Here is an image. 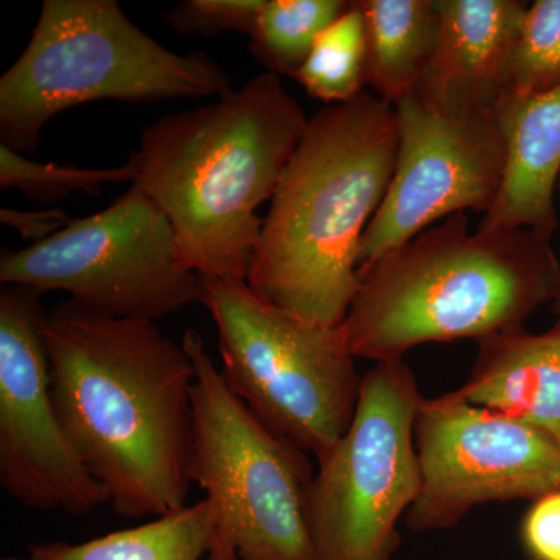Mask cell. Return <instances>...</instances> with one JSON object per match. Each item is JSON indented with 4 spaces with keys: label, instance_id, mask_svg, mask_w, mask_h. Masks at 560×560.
Returning <instances> with one entry per match:
<instances>
[{
    "label": "cell",
    "instance_id": "obj_13",
    "mask_svg": "<svg viewBox=\"0 0 560 560\" xmlns=\"http://www.w3.org/2000/svg\"><path fill=\"white\" fill-rule=\"evenodd\" d=\"M440 40L418 94L447 110L493 108L528 3L438 0Z\"/></svg>",
    "mask_w": 560,
    "mask_h": 560
},
{
    "label": "cell",
    "instance_id": "obj_21",
    "mask_svg": "<svg viewBox=\"0 0 560 560\" xmlns=\"http://www.w3.org/2000/svg\"><path fill=\"white\" fill-rule=\"evenodd\" d=\"M131 162L114 168H80L73 165L51 164L28 160L20 151L0 145V186L3 189L16 187L32 200L57 202L73 191H86L101 197L108 184L135 180Z\"/></svg>",
    "mask_w": 560,
    "mask_h": 560
},
{
    "label": "cell",
    "instance_id": "obj_24",
    "mask_svg": "<svg viewBox=\"0 0 560 560\" xmlns=\"http://www.w3.org/2000/svg\"><path fill=\"white\" fill-rule=\"evenodd\" d=\"M0 221L14 228L24 241H31L33 245V243L47 241L51 235L65 230L72 219L60 208L44 210L3 208L0 210Z\"/></svg>",
    "mask_w": 560,
    "mask_h": 560
},
{
    "label": "cell",
    "instance_id": "obj_7",
    "mask_svg": "<svg viewBox=\"0 0 560 560\" xmlns=\"http://www.w3.org/2000/svg\"><path fill=\"white\" fill-rule=\"evenodd\" d=\"M224 382L264 425L320 459L349 429L363 375L340 327L276 307L245 280L201 279Z\"/></svg>",
    "mask_w": 560,
    "mask_h": 560
},
{
    "label": "cell",
    "instance_id": "obj_25",
    "mask_svg": "<svg viewBox=\"0 0 560 560\" xmlns=\"http://www.w3.org/2000/svg\"><path fill=\"white\" fill-rule=\"evenodd\" d=\"M558 195L560 198V178H559V184H558ZM555 302H556V311H558V315H559L558 324L560 326V293H559L558 300H556Z\"/></svg>",
    "mask_w": 560,
    "mask_h": 560
},
{
    "label": "cell",
    "instance_id": "obj_23",
    "mask_svg": "<svg viewBox=\"0 0 560 560\" xmlns=\"http://www.w3.org/2000/svg\"><path fill=\"white\" fill-rule=\"evenodd\" d=\"M521 537L534 560H560V490L533 501L523 517Z\"/></svg>",
    "mask_w": 560,
    "mask_h": 560
},
{
    "label": "cell",
    "instance_id": "obj_1",
    "mask_svg": "<svg viewBox=\"0 0 560 560\" xmlns=\"http://www.w3.org/2000/svg\"><path fill=\"white\" fill-rule=\"evenodd\" d=\"M51 396L69 440L116 514L162 517L190 489L195 371L154 320L69 300L44 315Z\"/></svg>",
    "mask_w": 560,
    "mask_h": 560
},
{
    "label": "cell",
    "instance_id": "obj_8",
    "mask_svg": "<svg viewBox=\"0 0 560 560\" xmlns=\"http://www.w3.org/2000/svg\"><path fill=\"white\" fill-rule=\"evenodd\" d=\"M423 399L404 360L363 375L352 422L318 459L308 488L316 560H393L397 523L420 489L415 425Z\"/></svg>",
    "mask_w": 560,
    "mask_h": 560
},
{
    "label": "cell",
    "instance_id": "obj_26",
    "mask_svg": "<svg viewBox=\"0 0 560 560\" xmlns=\"http://www.w3.org/2000/svg\"><path fill=\"white\" fill-rule=\"evenodd\" d=\"M2 560H35V559H32V558H27V559H24V558H5V559H2Z\"/></svg>",
    "mask_w": 560,
    "mask_h": 560
},
{
    "label": "cell",
    "instance_id": "obj_22",
    "mask_svg": "<svg viewBox=\"0 0 560 560\" xmlns=\"http://www.w3.org/2000/svg\"><path fill=\"white\" fill-rule=\"evenodd\" d=\"M267 0H186L165 14V21L183 35L212 38L224 32L253 35Z\"/></svg>",
    "mask_w": 560,
    "mask_h": 560
},
{
    "label": "cell",
    "instance_id": "obj_20",
    "mask_svg": "<svg viewBox=\"0 0 560 560\" xmlns=\"http://www.w3.org/2000/svg\"><path fill=\"white\" fill-rule=\"evenodd\" d=\"M559 86L560 0H537L526 10L508 61L503 94L530 97Z\"/></svg>",
    "mask_w": 560,
    "mask_h": 560
},
{
    "label": "cell",
    "instance_id": "obj_3",
    "mask_svg": "<svg viewBox=\"0 0 560 560\" xmlns=\"http://www.w3.org/2000/svg\"><path fill=\"white\" fill-rule=\"evenodd\" d=\"M396 109L375 94L308 119L280 176L248 285L276 307L340 327L360 285V243L393 180Z\"/></svg>",
    "mask_w": 560,
    "mask_h": 560
},
{
    "label": "cell",
    "instance_id": "obj_17",
    "mask_svg": "<svg viewBox=\"0 0 560 560\" xmlns=\"http://www.w3.org/2000/svg\"><path fill=\"white\" fill-rule=\"evenodd\" d=\"M212 533V506L202 499L98 539L33 545L28 551L35 560H202L208 558Z\"/></svg>",
    "mask_w": 560,
    "mask_h": 560
},
{
    "label": "cell",
    "instance_id": "obj_10",
    "mask_svg": "<svg viewBox=\"0 0 560 560\" xmlns=\"http://www.w3.org/2000/svg\"><path fill=\"white\" fill-rule=\"evenodd\" d=\"M420 489L405 523L412 533L455 528L492 501L537 500L560 490V448L503 415L425 397L415 425Z\"/></svg>",
    "mask_w": 560,
    "mask_h": 560
},
{
    "label": "cell",
    "instance_id": "obj_2",
    "mask_svg": "<svg viewBox=\"0 0 560 560\" xmlns=\"http://www.w3.org/2000/svg\"><path fill=\"white\" fill-rule=\"evenodd\" d=\"M308 119L279 75L147 127L132 186L160 206L180 257L201 279L248 280L264 220Z\"/></svg>",
    "mask_w": 560,
    "mask_h": 560
},
{
    "label": "cell",
    "instance_id": "obj_18",
    "mask_svg": "<svg viewBox=\"0 0 560 560\" xmlns=\"http://www.w3.org/2000/svg\"><path fill=\"white\" fill-rule=\"evenodd\" d=\"M349 5L346 0H267L249 36L254 60L267 72L293 79L319 33Z\"/></svg>",
    "mask_w": 560,
    "mask_h": 560
},
{
    "label": "cell",
    "instance_id": "obj_4",
    "mask_svg": "<svg viewBox=\"0 0 560 560\" xmlns=\"http://www.w3.org/2000/svg\"><path fill=\"white\" fill-rule=\"evenodd\" d=\"M559 293L551 238L529 230L470 231L458 212L360 267L340 330L353 359L400 361L429 342H478L522 329Z\"/></svg>",
    "mask_w": 560,
    "mask_h": 560
},
{
    "label": "cell",
    "instance_id": "obj_9",
    "mask_svg": "<svg viewBox=\"0 0 560 560\" xmlns=\"http://www.w3.org/2000/svg\"><path fill=\"white\" fill-rule=\"evenodd\" d=\"M2 285L70 300L116 318L156 320L200 302L201 278L180 257L171 221L139 187L47 241L2 250Z\"/></svg>",
    "mask_w": 560,
    "mask_h": 560
},
{
    "label": "cell",
    "instance_id": "obj_16",
    "mask_svg": "<svg viewBox=\"0 0 560 560\" xmlns=\"http://www.w3.org/2000/svg\"><path fill=\"white\" fill-rule=\"evenodd\" d=\"M366 27V84L397 103L418 90L438 40V0H359Z\"/></svg>",
    "mask_w": 560,
    "mask_h": 560
},
{
    "label": "cell",
    "instance_id": "obj_14",
    "mask_svg": "<svg viewBox=\"0 0 560 560\" xmlns=\"http://www.w3.org/2000/svg\"><path fill=\"white\" fill-rule=\"evenodd\" d=\"M504 140L503 179L478 231H559L560 86L545 94H503L493 106Z\"/></svg>",
    "mask_w": 560,
    "mask_h": 560
},
{
    "label": "cell",
    "instance_id": "obj_11",
    "mask_svg": "<svg viewBox=\"0 0 560 560\" xmlns=\"http://www.w3.org/2000/svg\"><path fill=\"white\" fill-rule=\"evenodd\" d=\"M396 171L360 243V267L458 212H489L504 171L495 109L447 110L411 92L394 103Z\"/></svg>",
    "mask_w": 560,
    "mask_h": 560
},
{
    "label": "cell",
    "instance_id": "obj_15",
    "mask_svg": "<svg viewBox=\"0 0 560 560\" xmlns=\"http://www.w3.org/2000/svg\"><path fill=\"white\" fill-rule=\"evenodd\" d=\"M445 396L503 412L560 448V326L501 331L478 341L467 381Z\"/></svg>",
    "mask_w": 560,
    "mask_h": 560
},
{
    "label": "cell",
    "instance_id": "obj_12",
    "mask_svg": "<svg viewBox=\"0 0 560 560\" xmlns=\"http://www.w3.org/2000/svg\"><path fill=\"white\" fill-rule=\"evenodd\" d=\"M40 296L27 287L0 290V486L28 510L86 517L109 495L55 407Z\"/></svg>",
    "mask_w": 560,
    "mask_h": 560
},
{
    "label": "cell",
    "instance_id": "obj_5",
    "mask_svg": "<svg viewBox=\"0 0 560 560\" xmlns=\"http://www.w3.org/2000/svg\"><path fill=\"white\" fill-rule=\"evenodd\" d=\"M231 91L226 70L206 51L168 50L116 0H46L31 43L0 79V140L35 153L54 117L86 103L198 101Z\"/></svg>",
    "mask_w": 560,
    "mask_h": 560
},
{
    "label": "cell",
    "instance_id": "obj_6",
    "mask_svg": "<svg viewBox=\"0 0 560 560\" xmlns=\"http://www.w3.org/2000/svg\"><path fill=\"white\" fill-rule=\"evenodd\" d=\"M180 342L195 371L190 481L213 511L206 560H316L311 460L232 393L197 330Z\"/></svg>",
    "mask_w": 560,
    "mask_h": 560
},
{
    "label": "cell",
    "instance_id": "obj_19",
    "mask_svg": "<svg viewBox=\"0 0 560 560\" xmlns=\"http://www.w3.org/2000/svg\"><path fill=\"white\" fill-rule=\"evenodd\" d=\"M313 98L337 105L359 97L366 84V27L359 2L319 33L293 77Z\"/></svg>",
    "mask_w": 560,
    "mask_h": 560
}]
</instances>
